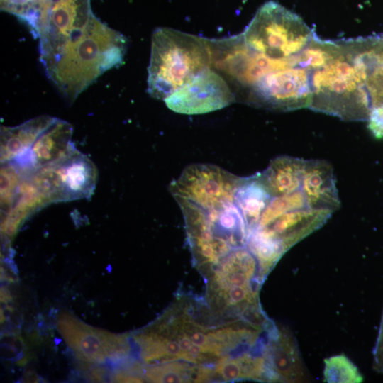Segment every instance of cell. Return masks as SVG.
<instances>
[{"label":"cell","mask_w":383,"mask_h":383,"mask_svg":"<svg viewBox=\"0 0 383 383\" xmlns=\"http://www.w3.org/2000/svg\"><path fill=\"white\" fill-rule=\"evenodd\" d=\"M143 332V351L150 363L184 362L212 376L221 362L260 351L267 341L268 326L245 318L223 319L204 299L180 294Z\"/></svg>","instance_id":"6da1fadb"},{"label":"cell","mask_w":383,"mask_h":383,"mask_svg":"<svg viewBox=\"0 0 383 383\" xmlns=\"http://www.w3.org/2000/svg\"><path fill=\"white\" fill-rule=\"evenodd\" d=\"M368 47L369 37L333 41L325 62L309 70V109L344 121H368L371 104L366 82L372 65Z\"/></svg>","instance_id":"7a4b0ae2"},{"label":"cell","mask_w":383,"mask_h":383,"mask_svg":"<svg viewBox=\"0 0 383 383\" xmlns=\"http://www.w3.org/2000/svg\"><path fill=\"white\" fill-rule=\"evenodd\" d=\"M126 38L94 16L82 33L42 63L48 77L68 99H75L106 71L122 64Z\"/></svg>","instance_id":"3957f363"},{"label":"cell","mask_w":383,"mask_h":383,"mask_svg":"<svg viewBox=\"0 0 383 383\" xmlns=\"http://www.w3.org/2000/svg\"><path fill=\"white\" fill-rule=\"evenodd\" d=\"M151 42L148 92L155 99L165 100L211 63L208 43L201 38L160 28Z\"/></svg>","instance_id":"277c9868"},{"label":"cell","mask_w":383,"mask_h":383,"mask_svg":"<svg viewBox=\"0 0 383 383\" xmlns=\"http://www.w3.org/2000/svg\"><path fill=\"white\" fill-rule=\"evenodd\" d=\"M314 35L299 16L270 1L257 10L242 40L255 52L272 59H288L299 55Z\"/></svg>","instance_id":"5b68a950"},{"label":"cell","mask_w":383,"mask_h":383,"mask_svg":"<svg viewBox=\"0 0 383 383\" xmlns=\"http://www.w3.org/2000/svg\"><path fill=\"white\" fill-rule=\"evenodd\" d=\"M94 164L76 149L35 172L34 186L47 201H69L89 196L96 185Z\"/></svg>","instance_id":"8992f818"},{"label":"cell","mask_w":383,"mask_h":383,"mask_svg":"<svg viewBox=\"0 0 383 383\" xmlns=\"http://www.w3.org/2000/svg\"><path fill=\"white\" fill-rule=\"evenodd\" d=\"M245 101L270 110L288 111L309 106L310 72L300 65L267 73L246 92Z\"/></svg>","instance_id":"52a82bcc"},{"label":"cell","mask_w":383,"mask_h":383,"mask_svg":"<svg viewBox=\"0 0 383 383\" xmlns=\"http://www.w3.org/2000/svg\"><path fill=\"white\" fill-rule=\"evenodd\" d=\"M234 101L235 96L228 84L209 67L164 100L170 110L189 115L219 110Z\"/></svg>","instance_id":"ba28073f"},{"label":"cell","mask_w":383,"mask_h":383,"mask_svg":"<svg viewBox=\"0 0 383 383\" xmlns=\"http://www.w3.org/2000/svg\"><path fill=\"white\" fill-rule=\"evenodd\" d=\"M57 327L68 346L83 360L102 362L108 357L123 356L128 352L124 336L94 328L68 313L60 314Z\"/></svg>","instance_id":"9c48e42d"},{"label":"cell","mask_w":383,"mask_h":383,"mask_svg":"<svg viewBox=\"0 0 383 383\" xmlns=\"http://www.w3.org/2000/svg\"><path fill=\"white\" fill-rule=\"evenodd\" d=\"M267 357L277 382H304L309 379L294 335L277 326L267 349Z\"/></svg>","instance_id":"30bf717a"},{"label":"cell","mask_w":383,"mask_h":383,"mask_svg":"<svg viewBox=\"0 0 383 383\" xmlns=\"http://www.w3.org/2000/svg\"><path fill=\"white\" fill-rule=\"evenodd\" d=\"M333 213L329 210L310 208L295 210L283 214L269 226L261 230L287 252L299 241L324 225Z\"/></svg>","instance_id":"8fae6325"},{"label":"cell","mask_w":383,"mask_h":383,"mask_svg":"<svg viewBox=\"0 0 383 383\" xmlns=\"http://www.w3.org/2000/svg\"><path fill=\"white\" fill-rule=\"evenodd\" d=\"M300 190L308 208L334 212L340 206L333 169L326 160H306Z\"/></svg>","instance_id":"7c38bea8"},{"label":"cell","mask_w":383,"mask_h":383,"mask_svg":"<svg viewBox=\"0 0 383 383\" xmlns=\"http://www.w3.org/2000/svg\"><path fill=\"white\" fill-rule=\"evenodd\" d=\"M72 126L53 117L23 156L35 172L55 162L75 148L72 143Z\"/></svg>","instance_id":"4fadbf2b"},{"label":"cell","mask_w":383,"mask_h":383,"mask_svg":"<svg viewBox=\"0 0 383 383\" xmlns=\"http://www.w3.org/2000/svg\"><path fill=\"white\" fill-rule=\"evenodd\" d=\"M277 382L265 351H253L225 360L213 370L211 381Z\"/></svg>","instance_id":"5bb4252c"},{"label":"cell","mask_w":383,"mask_h":383,"mask_svg":"<svg viewBox=\"0 0 383 383\" xmlns=\"http://www.w3.org/2000/svg\"><path fill=\"white\" fill-rule=\"evenodd\" d=\"M305 163L306 160L282 155L257 174L272 196H282L300 189Z\"/></svg>","instance_id":"9a60e30c"},{"label":"cell","mask_w":383,"mask_h":383,"mask_svg":"<svg viewBox=\"0 0 383 383\" xmlns=\"http://www.w3.org/2000/svg\"><path fill=\"white\" fill-rule=\"evenodd\" d=\"M53 117L43 116L1 131V160L9 162L26 152Z\"/></svg>","instance_id":"2e32d148"},{"label":"cell","mask_w":383,"mask_h":383,"mask_svg":"<svg viewBox=\"0 0 383 383\" xmlns=\"http://www.w3.org/2000/svg\"><path fill=\"white\" fill-rule=\"evenodd\" d=\"M206 374L204 370L179 361L149 365L145 370L146 379L152 382H204Z\"/></svg>","instance_id":"e0dca14e"},{"label":"cell","mask_w":383,"mask_h":383,"mask_svg":"<svg viewBox=\"0 0 383 383\" xmlns=\"http://www.w3.org/2000/svg\"><path fill=\"white\" fill-rule=\"evenodd\" d=\"M323 382L328 383H359L363 377L357 367L344 354L324 359Z\"/></svg>","instance_id":"ac0fdd59"},{"label":"cell","mask_w":383,"mask_h":383,"mask_svg":"<svg viewBox=\"0 0 383 383\" xmlns=\"http://www.w3.org/2000/svg\"><path fill=\"white\" fill-rule=\"evenodd\" d=\"M305 208L308 207L300 189L288 194L274 196L265 209L255 231L269 226L283 214Z\"/></svg>","instance_id":"d6986e66"},{"label":"cell","mask_w":383,"mask_h":383,"mask_svg":"<svg viewBox=\"0 0 383 383\" xmlns=\"http://www.w3.org/2000/svg\"><path fill=\"white\" fill-rule=\"evenodd\" d=\"M366 87L372 109H383V64H375L370 69Z\"/></svg>","instance_id":"ffe728a7"},{"label":"cell","mask_w":383,"mask_h":383,"mask_svg":"<svg viewBox=\"0 0 383 383\" xmlns=\"http://www.w3.org/2000/svg\"><path fill=\"white\" fill-rule=\"evenodd\" d=\"M368 56L374 64H383V36L370 37Z\"/></svg>","instance_id":"44dd1931"}]
</instances>
